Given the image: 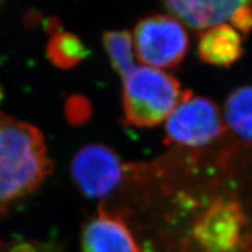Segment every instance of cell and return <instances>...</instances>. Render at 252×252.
Instances as JSON below:
<instances>
[{"label": "cell", "instance_id": "1", "mask_svg": "<svg viewBox=\"0 0 252 252\" xmlns=\"http://www.w3.org/2000/svg\"><path fill=\"white\" fill-rule=\"evenodd\" d=\"M52 171L42 133L0 113V213L33 193Z\"/></svg>", "mask_w": 252, "mask_h": 252}, {"label": "cell", "instance_id": "2", "mask_svg": "<svg viewBox=\"0 0 252 252\" xmlns=\"http://www.w3.org/2000/svg\"><path fill=\"white\" fill-rule=\"evenodd\" d=\"M189 94L174 76L160 69L135 67L123 77L125 122L138 127L159 125Z\"/></svg>", "mask_w": 252, "mask_h": 252}, {"label": "cell", "instance_id": "3", "mask_svg": "<svg viewBox=\"0 0 252 252\" xmlns=\"http://www.w3.org/2000/svg\"><path fill=\"white\" fill-rule=\"evenodd\" d=\"M133 45L141 63L161 70L178 67L184 61L189 37L180 21L171 15L157 14L137 24Z\"/></svg>", "mask_w": 252, "mask_h": 252}, {"label": "cell", "instance_id": "4", "mask_svg": "<svg viewBox=\"0 0 252 252\" xmlns=\"http://www.w3.org/2000/svg\"><path fill=\"white\" fill-rule=\"evenodd\" d=\"M225 130L220 109L212 99L189 94L167 118V144L200 147L220 138Z\"/></svg>", "mask_w": 252, "mask_h": 252}, {"label": "cell", "instance_id": "5", "mask_svg": "<svg viewBox=\"0 0 252 252\" xmlns=\"http://www.w3.org/2000/svg\"><path fill=\"white\" fill-rule=\"evenodd\" d=\"M126 167L118 154L103 144H89L75 154L71 176L76 187L90 198H103L122 185Z\"/></svg>", "mask_w": 252, "mask_h": 252}, {"label": "cell", "instance_id": "6", "mask_svg": "<svg viewBox=\"0 0 252 252\" xmlns=\"http://www.w3.org/2000/svg\"><path fill=\"white\" fill-rule=\"evenodd\" d=\"M243 226L242 208L234 201L220 198L198 220L195 236L206 247L222 250L237 243Z\"/></svg>", "mask_w": 252, "mask_h": 252}, {"label": "cell", "instance_id": "7", "mask_svg": "<svg viewBox=\"0 0 252 252\" xmlns=\"http://www.w3.org/2000/svg\"><path fill=\"white\" fill-rule=\"evenodd\" d=\"M81 243L83 252H140L127 224L105 207L86 223Z\"/></svg>", "mask_w": 252, "mask_h": 252}, {"label": "cell", "instance_id": "8", "mask_svg": "<svg viewBox=\"0 0 252 252\" xmlns=\"http://www.w3.org/2000/svg\"><path fill=\"white\" fill-rule=\"evenodd\" d=\"M169 12L182 23L197 31L231 21L236 13L250 5L251 0H162Z\"/></svg>", "mask_w": 252, "mask_h": 252}, {"label": "cell", "instance_id": "9", "mask_svg": "<svg viewBox=\"0 0 252 252\" xmlns=\"http://www.w3.org/2000/svg\"><path fill=\"white\" fill-rule=\"evenodd\" d=\"M200 59L216 67H230L243 55V42L238 31L222 24L201 33L197 45Z\"/></svg>", "mask_w": 252, "mask_h": 252}, {"label": "cell", "instance_id": "10", "mask_svg": "<svg viewBox=\"0 0 252 252\" xmlns=\"http://www.w3.org/2000/svg\"><path fill=\"white\" fill-rule=\"evenodd\" d=\"M226 125L242 139L252 141V86H243L229 94L224 104Z\"/></svg>", "mask_w": 252, "mask_h": 252}, {"label": "cell", "instance_id": "11", "mask_svg": "<svg viewBox=\"0 0 252 252\" xmlns=\"http://www.w3.org/2000/svg\"><path fill=\"white\" fill-rule=\"evenodd\" d=\"M89 53L83 41L69 32H56L47 43V58L60 69L76 67Z\"/></svg>", "mask_w": 252, "mask_h": 252}, {"label": "cell", "instance_id": "12", "mask_svg": "<svg viewBox=\"0 0 252 252\" xmlns=\"http://www.w3.org/2000/svg\"><path fill=\"white\" fill-rule=\"evenodd\" d=\"M103 45L112 68L124 77L134 64L133 36L128 31H108L103 34Z\"/></svg>", "mask_w": 252, "mask_h": 252}, {"label": "cell", "instance_id": "13", "mask_svg": "<svg viewBox=\"0 0 252 252\" xmlns=\"http://www.w3.org/2000/svg\"><path fill=\"white\" fill-rule=\"evenodd\" d=\"M91 115V106L83 97L74 96L67 103V116L69 121L75 124L86 122Z\"/></svg>", "mask_w": 252, "mask_h": 252}, {"label": "cell", "instance_id": "14", "mask_svg": "<svg viewBox=\"0 0 252 252\" xmlns=\"http://www.w3.org/2000/svg\"><path fill=\"white\" fill-rule=\"evenodd\" d=\"M232 27L243 33H248L252 28V6H248L235 14L231 19Z\"/></svg>", "mask_w": 252, "mask_h": 252}, {"label": "cell", "instance_id": "15", "mask_svg": "<svg viewBox=\"0 0 252 252\" xmlns=\"http://www.w3.org/2000/svg\"><path fill=\"white\" fill-rule=\"evenodd\" d=\"M11 252H37V251L35 250V248L32 247L30 244H21V245H18L17 248H14Z\"/></svg>", "mask_w": 252, "mask_h": 252}, {"label": "cell", "instance_id": "16", "mask_svg": "<svg viewBox=\"0 0 252 252\" xmlns=\"http://www.w3.org/2000/svg\"><path fill=\"white\" fill-rule=\"evenodd\" d=\"M2 98V90H1V87H0V99Z\"/></svg>", "mask_w": 252, "mask_h": 252}]
</instances>
